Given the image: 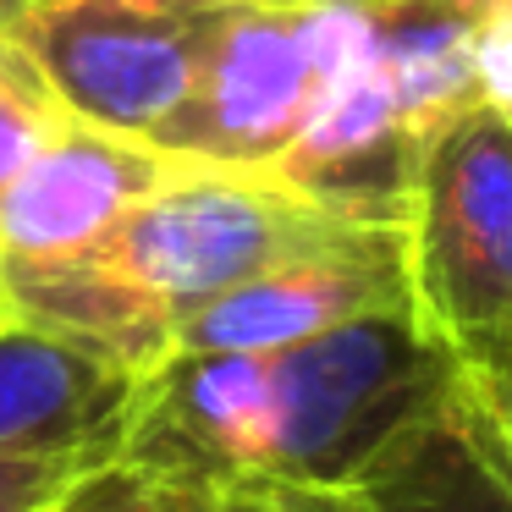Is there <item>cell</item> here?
<instances>
[{
  "label": "cell",
  "instance_id": "3957f363",
  "mask_svg": "<svg viewBox=\"0 0 512 512\" xmlns=\"http://www.w3.org/2000/svg\"><path fill=\"white\" fill-rule=\"evenodd\" d=\"M397 254L413 325L452 364L512 353V116L468 100L413 138Z\"/></svg>",
  "mask_w": 512,
  "mask_h": 512
},
{
  "label": "cell",
  "instance_id": "5b68a950",
  "mask_svg": "<svg viewBox=\"0 0 512 512\" xmlns=\"http://www.w3.org/2000/svg\"><path fill=\"white\" fill-rule=\"evenodd\" d=\"M232 0H34L6 34L83 127L155 138L188 100Z\"/></svg>",
  "mask_w": 512,
  "mask_h": 512
},
{
  "label": "cell",
  "instance_id": "8992f818",
  "mask_svg": "<svg viewBox=\"0 0 512 512\" xmlns=\"http://www.w3.org/2000/svg\"><path fill=\"white\" fill-rule=\"evenodd\" d=\"M177 160L144 138L61 122L28 166L0 188V265H50L94 248L144 204Z\"/></svg>",
  "mask_w": 512,
  "mask_h": 512
},
{
  "label": "cell",
  "instance_id": "277c9868",
  "mask_svg": "<svg viewBox=\"0 0 512 512\" xmlns=\"http://www.w3.org/2000/svg\"><path fill=\"white\" fill-rule=\"evenodd\" d=\"M347 6H259L232 0L188 100L149 144L188 166L281 171L314 122Z\"/></svg>",
  "mask_w": 512,
  "mask_h": 512
},
{
  "label": "cell",
  "instance_id": "4fadbf2b",
  "mask_svg": "<svg viewBox=\"0 0 512 512\" xmlns=\"http://www.w3.org/2000/svg\"><path fill=\"white\" fill-rule=\"evenodd\" d=\"M111 452H0V512H45L72 474Z\"/></svg>",
  "mask_w": 512,
  "mask_h": 512
},
{
  "label": "cell",
  "instance_id": "6da1fadb",
  "mask_svg": "<svg viewBox=\"0 0 512 512\" xmlns=\"http://www.w3.org/2000/svg\"><path fill=\"white\" fill-rule=\"evenodd\" d=\"M457 364L408 309L364 314L270 353H171L138 380L122 452L232 490H342L452 397Z\"/></svg>",
  "mask_w": 512,
  "mask_h": 512
},
{
  "label": "cell",
  "instance_id": "52a82bcc",
  "mask_svg": "<svg viewBox=\"0 0 512 512\" xmlns=\"http://www.w3.org/2000/svg\"><path fill=\"white\" fill-rule=\"evenodd\" d=\"M386 309H408L397 232H364L221 292L177 325L171 353H270Z\"/></svg>",
  "mask_w": 512,
  "mask_h": 512
},
{
  "label": "cell",
  "instance_id": "2e32d148",
  "mask_svg": "<svg viewBox=\"0 0 512 512\" xmlns=\"http://www.w3.org/2000/svg\"><path fill=\"white\" fill-rule=\"evenodd\" d=\"M210 512H276V490H232Z\"/></svg>",
  "mask_w": 512,
  "mask_h": 512
},
{
  "label": "cell",
  "instance_id": "9a60e30c",
  "mask_svg": "<svg viewBox=\"0 0 512 512\" xmlns=\"http://www.w3.org/2000/svg\"><path fill=\"white\" fill-rule=\"evenodd\" d=\"M276 512H342V507H336V490L276 485Z\"/></svg>",
  "mask_w": 512,
  "mask_h": 512
},
{
  "label": "cell",
  "instance_id": "ac0fdd59",
  "mask_svg": "<svg viewBox=\"0 0 512 512\" xmlns=\"http://www.w3.org/2000/svg\"><path fill=\"white\" fill-rule=\"evenodd\" d=\"M28 6H34V0H0V28L12 23V17H23Z\"/></svg>",
  "mask_w": 512,
  "mask_h": 512
},
{
  "label": "cell",
  "instance_id": "7c38bea8",
  "mask_svg": "<svg viewBox=\"0 0 512 512\" xmlns=\"http://www.w3.org/2000/svg\"><path fill=\"white\" fill-rule=\"evenodd\" d=\"M452 413L479 446L496 479L512 490V353L485 364H457L452 380Z\"/></svg>",
  "mask_w": 512,
  "mask_h": 512
},
{
  "label": "cell",
  "instance_id": "30bf717a",
  "mask_svg": "<svg viewBox=\"0 0 512 512\" xmlns=\"http://www.w3.org/2000/svg\"><path fill=\"white\" fill-rule=\"evenodd\" d=\"M215 501L221 496L188 485V479H171L127 452H111L83 474H72L45 512H210Z\"/></svg>",
  "mask_w": 512,
  "mask_h": 512
},
{
  "label": "cell",
  "instance_id": "9c48e42d",
  "mask_svg": "<svg viewBox=\"0 0 512 512\" xmlns=\"http://www.w3.org/2000/svg\"><path fill=\"white\" fill-rule=\"evenodd\" d=\"M342 512H512V490L457 424L452 397L336 490Z\"/></svg>",
  "mask_w": 512,
  "mask_h": 512
},
{
  "label": "cell",
  "instance_id": "5bb4252c",
  "mask_svg": "<svg viewBox=\"0 0 512 512\" xmlns=\"http://www.w3.org/2000/svg\"><path fill=\"white\" fill-rule=\"evenodd\" d=\"M474 89L485 105L512 116V0H485L474 28Z\"/></svg>",
  "mask_w": 512,
  "mask_h": 512
},
{
  "label": "cell",
  "instance_id": "e0dca14e",
  "mask_svg": "<svg viewBox=\"0 0 512 512\" xmlns=\"http://www.w3.org/2000/svg\"><path fill=\"white\" fill-rule=\"evenodd\" d=\"M259 6H369V0H259Z\"/></svg>",
  "mask_w": 512,
  "mask_h": 512
},
{
  "label": "cell",
  "instance_id": "7a4b0ae2",
  "mask_svg": "<svg viewBox=\"0 0 512 512\" xmlns=\"http://www.w3.org/2000/svg\"><path fill=\"white\" fill-rule=\"evenodd\" d=\"M364 232L397 226L342 210L281 171L177 160L94 248L50 265H0V320L72 336L144 380L204 303Z\"/></svg>",
  "mask_w": 512,
  "mask_h": 512
},
{
  "label": "cell",
  "instance_id": "ba28073f",
  "mask_svg": "<svg viewBox=\"0 0 512 512\" xmlns=\"http://www.w3.org/2000/svg\"><path fill=\"white\" fill-rule=\"evenodd\" d=\"M138 375L56 331L0 320V452H122Z\"/></svg>",
  "mask_w": 512,
  "mask_h": 512
},
{
  "label": "cell",
  "instance_id": "8fae6325",
  "mask_svg": "<svg viewBox=\"0 0 512 512\" xmlns=\"http://www.w3.org/2000/svg\"><path fill=\"white\" fill-rule=\"evenodd\" d=\"M61 122H67V111L56 105L50 83L39 78L28 50L0 28V188L28 166V155H34Z\"/></svg>",
  "mask_w": 512,
  "mask_h": 512
}]
</instances>
